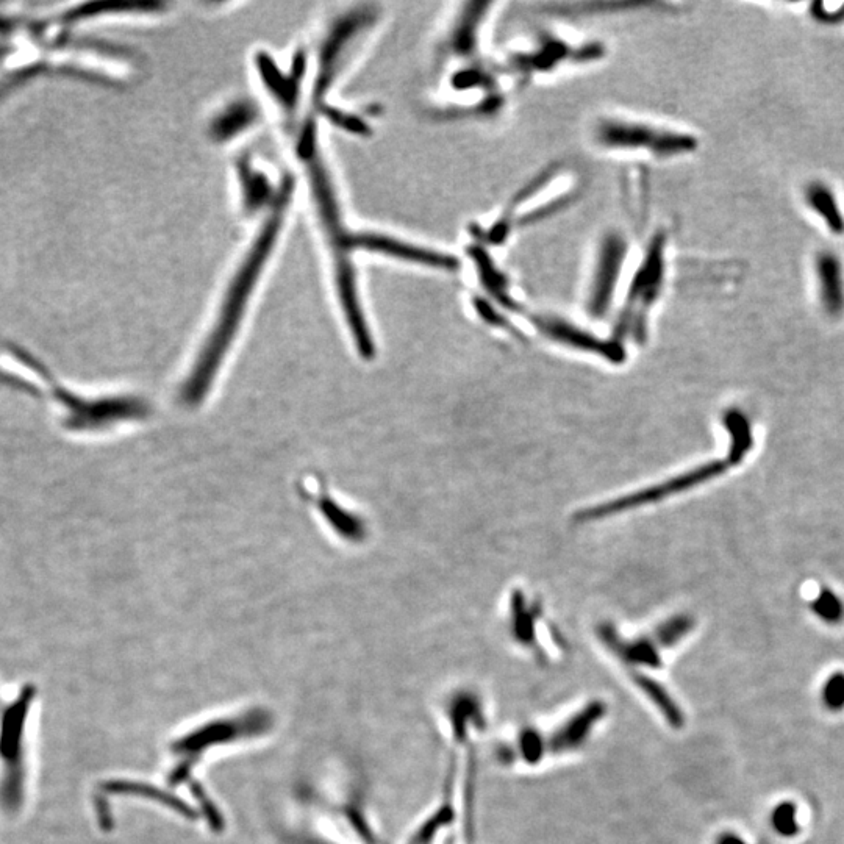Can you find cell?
<instances>
[{"label": "cell", "mask_w": 844, "mask_h": 844, "mask_svg": "<svg viewBox=\"0 0 844 844\" xmlns=\"http://www.w3.org/2000/svg\"><path fill=\"white\" fill-rule=\"evenodd\" d=\"M276 226L268 227L262 243L258 244L251 263L246 266L243 277L240 279L237 288H233L227 299L226 305L222 308V315L216 324L215 332L211 333L210 340L202 349V354L197 358L196 366L191 371L190 377L183 383L180 391V401L188 407H197L204 401L210 391L211 383L215 380L216 372L221 366L222 360L229 351L230 343L240 326L243 316L244 305H246L247 294L251 291V282L254 280L255 271L262 266L263 255L268 251V244L274 240Z\"/></svg>", "instance_id": "1"}, {"label": "cell", "mask_w": 844, "mask_h": 844, "mask_svg": "<svg viewBox=\"0 0 844 844\" xmlns=\"http://www.w3.org/2000/svg\"><path fill=\"white\" fill-rule=\"evenodd\" d=\"M591 140L605 152L659 160L684 157L698 149V140L691 133L621 115L596 119L591 127Z\"/></svg>", "instance_id": "2"}, {"label": "cell", "mask_w": 844, "mask_h": 844, "mask_svg": "<svg viewBox=\"0 0 844 844\" xmlns=\"http://www.w3.org/2000/svg\"><path fill=\"white\" fill-rule=\"evenodd\" d=\"M666 241L665 233H655L640 268L633 274L632 285L627 290L623 310L616 322V341L632 338L637 343H643L646 340L649 313L659 302L665 288Z\"/></svg>", "instance_id": "3"}, {"label": "cell", "mask_w": 844, "mask_h": 844, "mask_svg": "<svg viewBox=\"0 0 844 844\" xmlns=\"http://www.w3.org/2000/svg\"><path fill=\"white\" fill-rule=\"evenodd\" d=\"M627 257L629 246L623 233L615 230L605 233L594 254L587 282L585 307L591 318H605L615 304Z\"/></svg>", "instance_id": "4"}, {"label": "cell", "mask_w": 844, "mask_h": 844, "mask_svg": "<svg viewBox=\"0 0 844 844\" xmlns=\"http://www.w3.org/2000/svg\"><path fill=\"white\" fill-rule=\"evenodd\" d=\"M54 394L68 408L66 426L72 430L107 429L116 422L143 421L152 413L151 405L138 397H105L88 401L60 387H54Z\"/></svg>", "instance_id": "5"}, {"label": "cell", "mask_w": 844, "mask_h": 844, "mask_svg": "<svg viewBox=\"0 0 844 844\" xmlns=\"http://www.w3.org/2000/svg\"><path fill=\"white\" fill-rule=\"evenodd\" d=\"M730 468V463L727 460H715V462L707 463V465L699 466V468L691 469L688 473L680 474V476L673 477V479L666 480V482L655 485V487L646 488L643 491L629 494L624 498L615 499V501L608 502V504L598 505V507L588 508L576 516L580 523H587V521H594V519L607 518V516L618 515V513L626 512L630 508L643 507V505L654 504V502L662 501L668 496L674 494L684 493L690 488L698 487L701 483L709 482L715 477L726 473Z\"/></svg>", "instance_id": "6"}, {"label": "cell", "mask_w": 844, "mask_h": 844, "mask_svg": "<svg viewBox=\"0 0 844 844\" xmlns=\"http://www.w3.org/2000/svg\"><path fill=\"white\" fill-rule=\"evenodd\" d=\"M493 7L485 2H471L463 4L452 16L438 46V54L444 61L466 60L479 55Z\"/></svg>", "instance_id": "7"}, {"label": "cell", "mask_w": 844, "mask_h": 844, "mask_svg": "<svg viewBox=\"0 0 844 844\" xmlns=\"http://www.w3.org/2000/svg\"><path fill=\"white\" fill-rule=\"evenodd\" d=\"M529 319L541 335L548 337L555 343L573 347V349H579V351L591 352V354L607 358L610 362L621 363L626 358L624 347L618 341L601 340L593 333L580 329V327L574 326L571 322L558 318V316L544 313V315H532Z\"/></svg>", "instance_id": "8"}, {"label": "cell", "mask_w": 844, "mask_h": 844, "mask_svg": "<svg viewBox=\"0 0 844 844\" xmlns=\"http://www.w3.org/2000/svg\"><path fill=\"white\" fill-rule=\"evenodd\" d=\"M819 304L830 318L844 313V265L835 252H819L813 263Z\"/></svg>", "instance_id": "9"}, {"label": "cell", "mask_w": 844, "mask_h": 844, "mask_svg": "<svg viewBox=\"0 0 844 844\" xmlns=\"http://www.w3.org/2000/svg\"><path fill=\"white\" fill-rule=\"evenodd\" d=\"M804 201L813 215L823 222V226L830 233H834L838 237L843 235L844 211L837 194L826 182L813 180L805 186Z\"/></svg>", "instance_id": "10"}, {"label": "cell", "mask_w": 844, "mask_h": 844, "mask_svg": "<svg viewBox=\"0 0 844 844\" xmlns=\"http://www.w3.org/2000/svg\"><path fill=\"white\" fill-rule=\"evenodd\" d=\"M32 701L33 690L27 688L22 691L21 698L11 705L8 712H5L2 727H0V754L4 759L15 760V763H18L24 724H26L27 712Z\"/></svg>", "instance_id": "11"}, {"label": "cell", "mask_w": 844, "mask_h": 844, "mask_svg": "<svg viewBox=\"0 0 844 844\" xmlns=\"http://www.w3.org/2000/svg\"><path fill=\"white\" fill-rule=\"evenodd\" d=\"M724 427H726L730 437L727 462L730 463V466L740 465L744 458L748 457L749 451L754 446L751 422L740 410L732 408V410H727L726 415H724Z\"/></svg>", "instance_id": "12"}, {"label": "cell", "mask_w": 844, "mask_h": 844, "mask_svg": "<svg viewBox=\"0 0 844 844\" xmlns=\"http://www.w3.org/2000/svg\"><path fill=\"white\" fill-rule=\"evenodd\" d=\"M318 507H321L322 515L327 519L330 527L337 530L343 540L352 541V543H360L365 540L366 529L362 519L352 513L346 512L333 499L327 498L326 494L319 498Z\"/></svg>", "instance_id": "13"}, {"label": "cell", "mask_w": 844, "mask_h": 844, "mask_svg": "<svg viewBox=\"0 0 844 844\" xmlns=\"http://www.w3.org/2000/svg\"><path fill=\"white\" fill-rule=\"evenodd\" d=\"M813 610L826 623H840L844 618V605L837 594L830 590H823L816 596L812 604Z\"/></svg>", "instance_id": "14"}, {"label": "cell", "mask_w": 844, "mask_h": 844, "mask_svg": "<svg viewBox=\"0 0 844 844\" xmlns=\"http://www.w3.org/2000/svg\"><path fill=\"white\" fill-rule=\"evenodd\" d=\"M691 629H693V619L690 616H676L660 627L659 632H657V640L663 646H673L680 638H684Z\"/></svg>", "instance_id": "15"}, {"label": "cell", "mask_w": 844, "mask_h": 844, "mask_svg": "<svg viewBox=\"0 0 844 844\" xmlns=\"http://www.w3.org/2000/svg\"><path fill=\"white\" fill-rule=\"evenodd\" d=\"M774 829L784 837H793L798 834L799 824L796 818V807L790 802L780 804L773 815Z\"/></svg>", "instance_id": "16"}, {"label": "cell", "mask_w": 844, "mask_h": 844, "mask_svg": "<svg viewBox=\"0 0 844 844\" xmlns=\"http://www.w3.org/2000/svg\"><path fill=\"white\" fill-rule=\"evenodd\" d=\"M827 709L840 712L844 709V673H835L827 679L823 691Z\"/></svg>", "instance_id": "17"}, {"label": "cell", "mask_w": 844, "mask_h": 844, "mask_svg": "<svg viewBox=\"0 0 844 844\" xmlns=\"http://www.w3.org/2000/svg\"><path fill=\"white\" fill-rule=\"evenodd\" d=\"M719 844H746V843H744V841L741 840L740 837H737V835L727 834V835H723V837H721V840H719Z\"/></svg>", "instance_id": "18"}]
</instances>
